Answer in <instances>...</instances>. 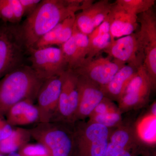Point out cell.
<instances>
[{"instance_id":"1","label":"cell","mask_w":156,"mask_h":156,"mask_svg":"<svg viewBox=\"0 0 156 156\" xmlns=\"http://www.w3.org/2000/svg\"><path fill=\"white\" fill-rule=\"evenodd\" d=\"M92 0H43L27 16L20 31L27 50L43 35L68 17L92 4Z\"/></svg>"},{"instance_id":"2","label":"cell","mask_w":156,"mask_h":156,"mask_svg":"<svg viewBox=\"0 0 156 156\" xmlns=\"http://www.w3.org/2000/svg\"><path fill=\"white\" fill-rule=\"evenodd\" d=\"M44 81L24 64L0 79V115L5 116L13 105L26 100L34 102Z\"/></svg>"},{"instance_id":"3","label":"cell","mask_w":156,"mask_h":156,"mask_svg":"<svg viewBox=\"0 0 156 156\" xmlns=\"http://www.w3.org/2000/svg\"><path fill=\"white\" fill-rule=\"evenodd\" d=\"M110 130L100 124L79 121L73 125L72 156H105Z\"/></svg>"},{"instance_id":"4","label":"cell","mask_w":156,"mask_h":156,"mask_svg":"<svg viewBox=\"0 0 156 156\" xmlns=\"http://www.w3.org/2000/svg\"><path fill=\"white\" fill-rule=\"evenodd\" d=\"M28 130L31 138L45 147L50 156H72L73 125L40 122Z\"/></svg>"},{"instance_id":"5","label":"cell","mask_w":156,"mask_h":156,"mask_svg":"<svg viewBox=\"0 0 156 156\" xmlns=\"http://www.w3.org/2000/svg\"><path fill=\"white\" fill-rule=\"evenodd\" d=\"M27 53L19 26L0 21V79L24 65Z\"/></svg>"},{"instance_id":"6","label":"cell","mask_w":156,"mask_h":156,"mask_svg":"<svg viewBox=\"0 0 156 156\" xmlns=\"http://www.w3.org/2000/svg\"><path fill=\"white\" fill-rule=\"evenodd\" d=\"M152 9L138 17L140 27L136 35L143 53V66L154 89L156 85V16Z\"/></svg>"},{"instance_id":"7","label":"cell","mask_w":156,"mask_h":156,"mask_svg":"<svg viewBox=\"0 0 156 156\" xmlns=\"http://www.w3.org/2000/svg\"><path fill=\"white\" fill-rule=\"evenodd\" d=\"M30 67L37 76L45 81L61 75L68 69V65L61 48L50 47L28 50Z\"/></svg>"},{"instance_id":"8","label":"cell","mask_w":156,"mask_h":156,"mask_svg":"<svg viewBox=\"0 0 156 156\" xmlns=\"http://www.w3.org/2000/svg\"><path fill=\"white\" fill-rule=\"evenodd\" d=\"M77 74L67 69L62 74V85L57 111L53 122L73 125L79 102Z\"/></svg>"},{"instance_id":"9","label":"cell","mask_w":156,"mask_h":156,"mask_svg":"<svg viewBox=\"0 0 156 156\" xmlns=\"http://www.w3.org/2000/svg\"><path fill=\"white\" fill-rule=\"evenodd\" d=\"M152 89H154L150 79L141 65L118 101L120 112L122 113L144 105L149 98Z\"/></svg>"},{"instance_id":"10","label":"cell","mask_w":156,"mask_h":156,"mask_svg":"<svg viewBox=\"0 0 156 156\" xmlns=\"http://www.w3.org/2000/svg\"><path fill=\"white\" fill-rule=\"evenodd\" d=\"M125 65L108 56H101L86 59L80 67L73 71L78 75L89 79L101 88L107 85L119 70Z\"/></svg>"},{"instance_id":"11","label":"cell","mask_w":156,"mask_h":156,"mask_svg":"<svg viewBox=\"0 0 156 156\" xmlns=\"http://www.w3.org/2000/svg\"><path fill=\"white\" fill-rule=\"evenodd\" d=\"M103 52L126 65L136 68L142 65L144 55L136 33L111 41Z\"/></svg>"},{"instance_id":"12","label":"cell","mask_w":156,"mask_h":156,"mask_svg":"<svg viewBox=\"0 0 156 156\" xmlns=\"http://www.w3.org/2000/svg\"><path fill=\"white\" fill-rule=\"evenodd\" d=\"M62 74L45 81L39 90L36 105L39 111V123L50 122L54 120L61 92Z\"/></svg>"},{"instance_id":"13","label":"cell","mask_w":156,"mask_h":156,"mask_svg":"<svg viewBox=\"0 0 156 156\" xmlns=\"http://www.w3.org/2000/svg\"><path fill=\"white\" fill-rule=\"evenodd\" d=\"M78 76L79 102L75 122L84 121L89 117L105 97L103 91L99 85L84 77Z\"/></svg>"},{"instance_id":"14","label":"cell","mask_w":156,"mask_h":156,"mask_svg":"<svg viewBox=\"0 0 156 156\" xmlns=\"http://www.w3.org/2000/svg\"><path fill=\"white\" fill-rule=\"evenodd\" d=\"M113 3L108 0L93 2L76 13L75 24L81 32L88 35L103 22L108 15Z\"/></svg>"},{"instance_id":"15","label":"cell","mask_w":156,"mask_h":156,"mask_svg":"<svg viewBox=\"0 0 156 156\" xmlns=\"http://www.w3.org/2000/svg\"><path fill=\"white\" fill-rule=\"evenodd\" d=\"M111 40L134 33L138 26V16L130 14L116 2L106 17Z\"/></svg>"},{"instance_id":"16","label":"cell","mask_w":156,"mask_h":156,"mask_svg":"<svg viewBox=\"0 0 156 156\" xmlns=\"http://www.w3.org/2000/svg\"><path fill=\"white\" fill-rule=\"evenodd\" d=\"M138 68L126 65L120 69L112 80L106 86L101 87L105 97L112 101H119Z\"/></svg>"},{"instance_id":"17","label":"cell","mask_w":156,"mask_h":156,"mask_svg":"<svg viewBox=\"0 0 156 156\" xmlns=\"http://www.w3.org/2000/svg\"><path fill=\"white\" fill-rule=\"evenodd\" d=\"M88 37L89 47L86 59H91L102 52L111 41L109 24L106 18Z\"/></svg>"},{"instance_id":"18","label":"cell","mask_w":156,"mask_h":156,"mask_svg":"<svg viewBox=\"0 0 156 156\" xmlns=\"http://www.w3.org/2000/svg\"><path fill=\"white\" fill-rule=\"evenodd\" d=\"M31 138L28 129L14 128L8 137L0 141V154L16 152L28 144Z\"/></svg>"},{"instance_id":"19","label":"cell","mask_w":156,"mask_h":156,"mask_svg":"<svg viewBox=\"0 0 156 156\" xmlns=\"http://www.w3.org/2000/svg\"><path fill=\"white\" fill-rule=\"evenodd\" d=\"M155 0H117L116 2L130 14L138 16L153 7Z\"/></svg>"},{"instance_id":"20","label":"cell","mask_w":156,"mask_h":156,"mask_svg":"<svg viewBox=\"0 0 156 156\" xmlns=\"http://www.w3.org/2000/svg\"><path fill=\"white\" fill-rule=\"evenodd\" d=\"M89 118V122L100 124L108 129L122 125V113L119 109L105 114L91 116Z\"/></svg>"},{"instance_id":"21","label":"cell","mask_w":156,"mask_h":156,"mask_svg":"<svg viewBox=\"0 0 156 156\" xmlns=\"http://www.w3.org/2000/svg\"><path fill=\"white\" fill-rule=\"evenodd\" d=\"M147 124L142 125L144 128H141V132H138V137L144 142L149 144H154L156 140V116L148 114L146 118Z\"/></svg>"},{"instance_id":"22","label":"cell","mask_w":156,"mask_h":156,"mask_svg":"<svg viewBox=\"0 0 156 156\" xmlns=\"http://www.w3.org/2000/svg\"><path fill=\"white\" fill-rule=\"evenodd\" d=\"M34 103L31 101L26 100L14 105L5 116L6 121L10 126L14 127V124L17 119L34 105Z\"/></svg>"},{"instance_id":"23","label":"cell","mask_w":156,"mask_h":156,"mask_svg":"<svg viewBox=\"0 0 156 156\" xmlns=\"http://www.w3.org/2000/svg\"><path fill=\"white\" fill-rule=\"evenodd\" d=\"M75 16L76 14L70 16L62 21L61 30L55 45L61 46L72 36L75 23Z\"/></svg>"},{"instance_id":"24","label":"cell","mask_w":156,"mask_h":156,"mask_svg":"<svg viewBox=\"0 0 156 156\" xmlns=\"http://www.w3.org/2000/svg\"><path fill=\"white\" fill-rule=\"evenodd\" d=\"M62 26V22L60 23L53 29L45 34L39 39L34 48H44L55 45L56 39L61 30Z\"/></svg>"},{"instance_id":"25","label":"cell","mask_w":156,"mask_h":156,"mask_svg":"<svg viewBox=\"0 0 156 156\" xmlns=\"http://www.w3.org/2000/svg\"><path fill=\"white\" fill-rule=\"evenodd\" d=\"M18 152L21 156H50L45 147L38 143L35 144H27Z\"/></svg>"},{"instance_id":"26","label":"cell","mask_w":156,"mask_h":156,"mask_svg":"<svg viewBox=\"0 0 156 156\" xmlns=\"http://www.w3.org/2000/svg\"><path fill=\"white\" fill-rule=\"evenodd\" d=\"M0 21L12 24L16 23L9 0H0Z\"/></svg>"},{"instance_id":"27","label":"cell","mask_w":156,"mask_h":156,"mask_svg":"<svg viewBox=\"0 0 156 156\" xmlns=\"http://www.w3.org/2000/svg\"><path fill=\"white\" fill-rule=\"evenodd\" d=\"M119 109V107L116 105L112 101L105 97L94 109V111L89 116L105 114Z\"/></svg>"},{"instance_id":"28","label":"cell","mask_w":156,"mask_h":156,"mask_svg":"<svg viewBox=\"0 0 156 156\" xmlns=\"http://www.w3.org/2000/svg\"><path fill=\"white\" fill-rule=\"evenodd\" d=\"M16 23L20 22L24 15V11L19 0H9Z\"/></svg>"},{"instance_id":"29","label":"cell","mask_w":156,"mask_h":156,"mask_svg":"<svg viewBox=\"0 0 156 156\" xmlns=\"http://www.w3.org/2000/svg\"><path fill=\"white\" fill-rule=\"evenodd\" d=\"M13 129L6 121L5 116L0 115V141L8 137L12 133Z\"/></svg>"},{"instance_id":"30","label":"cell","mask_w":156,"mask_h":156,"mask_svg":"<svg viewBox=\"0 0 156 156\" xmlns=\"http://www.w3.org/2000/svg\"><path fill=\"white\" fill-rule=\"evenodd\" d=\"M21 3L24 15H28L30 14L36 9L40 3V0H19Z\"/></svg>"},{"instance_id":"31","label":"cell","mask_w":156,"mask_h":156,"mask_svg":"<svg viewBox=\"0 0 156 156\" xmlns=\"http://www.w3.org/2000/svg\"><path fill=\"white\" fill-rule=\"evenodd\" d=\"M149 114L152 115H156V103L155 101L152 105Z\"/></svg>"},{"instance_id":"32","label":"cell","mask_w":156,"mask_h":156,"mask_svg":"<svg viewBox=\"0 0 156 156\" xmlns=\"http://www.w3.org/2000/svg\"><path fill=\"white\" fill-rule=\"evenodd\" d=\"M8 156H21L18 152H13L9 154Z\"/></svg>"},{"instance_id":"33","label":"cell","mask_w":156,"mask_h":156,"mask_svg":"<svg viewBox=\"0 0 156 156\" xmlns=\"http://www.w3.org/2000/svg\"><path fill=\"white\" fill-rule=\"evenodd\" d=\"M0 156H3V155H2V154H0Z\"/></svg>"}]
</instances>
